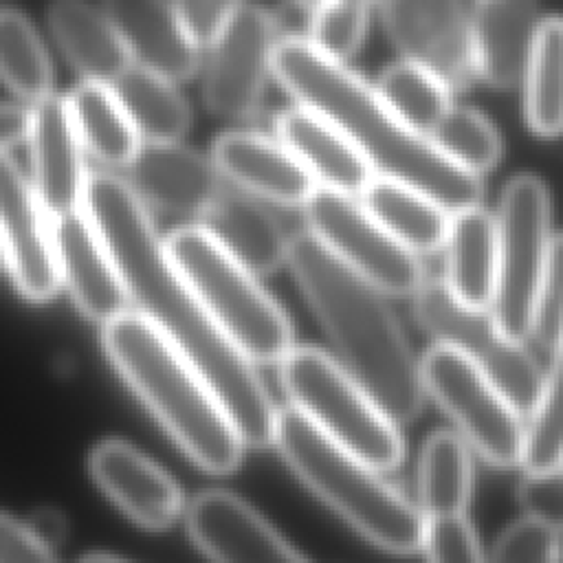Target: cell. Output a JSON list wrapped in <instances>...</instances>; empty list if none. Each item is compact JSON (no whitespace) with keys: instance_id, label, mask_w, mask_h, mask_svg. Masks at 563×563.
I'll return each instance as SVG.
<instances>
[{"instance_id":"1","label":"cell","mask_w":563,"mask_h":563,"mask_svg":"<svg viewBox=\"0 0 563 563\" xmlns=\"http://www.w3.org/2000/svg\"><path fill=\"white\" fill-rule=\"evenodd\" d=\"M84 211L108 246L136 312L200 372L244 444H273L277 407L262 376L172 266L147 207L125 178L110 172L88 176Z\"/></svg>"},{"instance_id":"2","label":"cell","mask_w":563,"mask_h":563,"mask_svg":"<svg viewBox=\"0 0 563 563\" xmlns=\"http://www.w3.org/2000/svg\"><path fill=\"white\" fill-rule=\"evenodd\" d=\"M273 75L299 106L339 128L374 174L418 187L451 213L479 205V176L442 156L343 59L330 57L308 37H284L273 51Z\"/></svg>"},{"instance_id":"3","label":"cell","mask_w":563,"mask_h":563,"mask_svg":"<svg viewBox=\"0 0 563 563\" xmlns=\"http://www.w3.org/2000/svg\"><path fill=\"white\" fill-rule=\"evenodd\" d=\"M286 264L334 358L396 422L418 418L424 405L420 361L385 292L336 260L310 231L290 238Z\"/></svg>"},{"instance_id":"4","label":"cell","mask_w":563,"mask_h":563,"mask_svg":"<svg viewBox=\"0 0 563 563\" xmlns=\"http://www.w3.org/2000/svg\"><path fill=\"white\" fill-rule=\"evenodd\" d=\"M103 347L134 394L200 468L224 475L240 466L244 440L200 372L141 314L103 323Z\"/></svg>"},{"instance_id":"5","label":"cell","mask_w":563,"mask_h":563,"mask_svg":"<svg viewBox=\"0 0 563 563\" xmlns=\"http://www.w3.org/2000/svg\"><path fill=\"white\" fill-rule=\"evenodd\" d=\"M273 444L295 475L372 545L391 554L420 552L422 508L292 405L277 409Z\"/></svg>"},{"instance_id":"6","label":"cell","mask_w":563,"mask_h":563,"mask_svg":"<svg viewBox=\"0 0 563 563\" xmlns=\"http://www.w3.org/2000/svg\"><path fill=\"white\" fill-rule=\"evenodd\" d=\"M165 253L211 319L253 363H279L295 347L284 308L207 229H176L165 240Z\"/></svg>"},{"instance_id":"7","label":"cell","mask_w":563,"mask_h":563,"mask_svg":"<svg viewBox=\"0 0 563 563\" xmlns=\"http://www.w3.org/2000/svg\"><path fill=\"white\" fill-rule=\"evenodd\" d=\"M279 380L290 405L332 442L378 471L402 464L398 422L334 356L317 347H292L279 361Z\"/></svg>"},{"instance_id":"8","label":"cell","mask_w":563,"mask_h":563,"mask_svg":"<svg viewBox=\"0 0 563 563\" xmlns=\"http://www.w3.org/2000/svg\"><path fill=\"white\" fill-rule=\"evenodd\" d=\"M550 218V191L539 176L517 174L506 183L495 216L497 282L490 314L517 341L532 332L537 288L552 240Z\"/></svg>"},{"instance_id":"9","label":"cell","mask_w":563,"mask_h":563,"mask_svg":"<svg viewBox=\"0 0 563 563\" xmlns=\"http://www.w3.org/2000/svg\"><path fill=\"white\" fill-rule=\"evenodd\" d=\"M413 297L418 325L435 339L473 361L526 416L534 409L543 372L523 341L508 336L493 319L488 308L460 303L442 279L424 277Z\"/></svg>"},{"instance_id":"10","label":"cell","mask_w":563,"mask_h":563,"mask_svg":"<svg viewBox=\"0 0 563 563\" xmlns=\"http://www.w3.org/2000/svg\"><path fill=\"white\" fill-rule=\"evenodd\" d=\"M420 374L424 394L455 422L479 457L499 468L521 464L528 420L488 374L444 343L427 350Z\"/></svg>"},{"instance_id":"11","label":"cell","mask_w":563,"mask_h":563,"mask_svg":"<svg viewBox=\"0 0 563 563\" xmlns=\"http://www.w3.org/2000/svg\"><path fill=\"white\" fill-rule=\"evenodd\" d=\"M301 209L308 231L385 295L411 297L424 282L418 253L383 229L356 196L317 185Z\"/></svg>"},{"instance_id":"12","label":"cell","mask_w":563,"mask_h":563,"mask_svg":"<svg viewBox=\"0 0 563 563\" xmlns=\"http://www.w3.org/2000/svg\"><path fill=\"white\" fill-rule=\"evenodd\" d=\"M275 22L253 2H240L209 42L205 68V103L224 119H246L262 103L266 79L273 73Z\"/></svg>"},{"instance_id":"13","label":"cell","mask_w":563,"mask_h":563,"mask_svg":"<svg viewBox=\"0 0 563 563\" xmlns=\"http://www.w3.org/2000/svg\"><path fill=\"white\" fill-rule=\"evenodd\" d=\"M51 220L33 183L0 154V246L15 288L35 303L48 301L62 284Z\"/></svg>"},{"instance_id":"14","label":"cell","mask_w":563,"mask_h":563,"mask_svg":"<svg viewBox=\"0 0 563 563\" xmlns=\"http://www.w3.org/2000/svg\"><path fill=\"white\" fill-rule=\"evenodd\" d=\"M383 22L400 53L451 90H462L477 77L471 15L460 0H383Z\"/></svg>"},{"instance_id":"15","label":"cell","mask_w":563,"mask_h":563,"mask_svg":"<svg viewBox=\"0 0 563 563\" xmlns=\"http://www.w3.org/2000/svg\"><path fill=\"white\" fill-rule=\"evenodd\" d=\"M196 548L222 563H297L299 552L253 506L229 490H202L187 508Z\"/></svg>"},{"instance_id":"16","label":"cell","mask_w":563,"mask_h":563,"mask_svg":"<svg viewBox=\"0 0 563 563\" xmlns=\"http://www.w3.org/2000/svg\"><path fill=\"white\" fill-rule=\"evenodd\" d=\"M125 169V183L141 202L165 213L202 216L224 187L213 158L178 141H143Z\"/></svg>"},{"instance_id":"17","label":"cell","mask_w":563,"mask_h":563,"mask_svg":"<svg viewBox=\"0 0 563 563\" xmlns=\"http://www.w3.org/2000/svg\"><path fill=\"white\" fill-rule=\"evenodd\" d=\"M55 249L62 282L86 319L103 325L128 310L130 297L119 268L84 209L55 218Z\"/></svg>"},{"instance_id":"18","label":"cell","mask_w":563,"mask_h":563,"mask_svg":"<svg viewBox=\"0 0 563 563\" xmlns=\"http://www.w3.org/2000/svg\"><path fill=\"white\" fill-rule=\"evenodd\" d=\"M33 187L51 218L84 207L86 172L81 141L68 101L46 95L31 108L29 136Z\"/></svg>"},{"instance_id":"19","label":"cell","mask_w":563,"mask_h":563,"mask_svg":"<svg viewBox=\"0 0 563 563\" xmlns=\"http://www.w3.org/2000/svg\"><path fill=\"white\" fill-rule=\"evenodd\" d=\"M99 488L139 526L167 528L183 510L178 484L156 462L123 440H103L90 453Z\"/></svg>"},{"instance_id":"20","label":"cell","mask_w":563,"mask_h":563,"mask_svg":"<svg viewBox=\"0 0 563 563\" xmlns=\"http://www.w3.org/2000/svg\"><path fill=\"white\" fill-rule=\"evenodd\" d=\"M103 11L134 64L172 81H185L198 70L200 44L174 0H103Z\"/></svg>"},{"instance_id":"21","label":"cell","mask_w":563,"mask_h":563,"mask_svg":"<svg viewBox=\"0 0 563 563\" xmlns=\"http://www.w3.org/2000/svg\"><path fill=\"white\" fill-rule=\"evenodd\" d=\"M213 163L240 189L284 207H303L317 180L299 158L277 139L260 132L233 130L213 143Z\"/></svg>"},{"instance_id":"22","label":"cell","mask_w":563,"mask_h":563,"mask_svg":"<svg viewBox=\"0 0 563 563\" xmlns=\"http://www.w3.org/2000/svg\"><path fill=\"white\" fill-rule=\"evenodd\" d=\"M534 0H477L471 13V44L477 77L495 88L523 79L539 31Z\"/></svg>"},{"instance_id":"23","label":"cell","mask_w":563,"mask_h":563,"mask_svg":"<svg viewBox=\"0 0 563 563\" xmlns=\"http://www.w3.org/2000/svg\"><path fill=\"white\" fill-rule=\"evenodd\" d=\"M200 227L255 275L273 273L288 260L290 235L262 198L244 189L222 187L202 211Z\"/></svg>"},{"instance_id":"24","label":"cell","mask_w":563,"mask_h":563,"mask_svg":"<svg viewBox=\"0 0 563 563\" xmlns=\"http://www.w3.org/2000/svg\"><path fill=\"white\" fill-rule=\"evenodd\" d=\"M277 139L299 158L317 185L361 196L374 169L347 136L317 112L299 106L277 117Z\"/></svg>"},{"instance_id":"25","label":"cell","mask_w":563,"mask_h":563,"mask_svg":"<svg viewBox=\"0 0 563 563\" xmlns=\"http://www.w3.org/2000/svg\"><path fill=\"white\" fill-rule=\"evenodd\" d=\"M444 286L464 306L490 308L497 282V227L479 205L451 213L444 238Z\"/></svg>"},{"instance_id":"26","label":"cell","mask_w":563,"mask_h":563,"mask_svg":"<svg viewBox=\"0 0 563 563\" xmlns=\"http://www.w3.org/2000/svg\"><path fill=\"white\" fill-rule=\"evenodd\" d=\"M48 24L62 53L84 79L112 84L132 64L106 11L86 0H53Z\"/></svg>"},{"instance_id":"27","label":"cell","mask_w":563,"mask_h":563,"mask_svg":"<svg viewBox=\"0 0 563 563\" xmlns=\"http://www.w3.org/2000/svg\"><path fill=\"white\" fill-rule=\"evenodd\" d=\"M358 198L367 213L411 251L433 253L442 249L451 211L418 187L374 174Z\"/></svg>"},{"instance_id":"28","label":"cell","mask_w":563,"mask_h":563,"mask_svg":"<svg viewBox=\"0 0 563 563\" xmlns=\"http://www.w3.org/2000/svg\"><path fill=\"white\" fill-rule=\"evenodd\" d=\"M66 101L81 147L108 167H128L143 141L112 86L86 79Z\"/></svg>"},{"instance_id":"29","label":"cell","mask_w":563,"mask_h":563,"mask_svg":"<svg viewBox=\"0 0 563 563\" xmlns=\"http://www.w3.org/2000/svg\"><path fill=\"white\" fill-rule=\"evenodd\" d=\"M174 84L134 62L110 84L141 141L169 143L187 132L191 112Z\"/></svg>"},{"instance_id":"30","label":"cell","mask_w":563,"mask_h":563,"mask_svg":"<svg viewBox=\"0 0 563 563\" xmlns=\"http://www.w3.org/2000/svg\"><path fill=\"white\" fill-rule=\"evenodd\" d=\"M473 490V457L468 442L453 431L427 438L418 464V497L427 515L460 512Z\"/></svg>"},{"instance_id":"31","label":"cell","mask_w":563,"mask_h":563,"mask_svg":"<svg viewBox=\"0 0 563 563\" xmlns=\"http://www.w3.org/2000/svg\"><path fill=\"white\" fill-rule=\"evenodd\" d=\"M526 119L534 134L563 132V20L545 18L539 24L523 73Z\"/></svg>"},{"instance_id":"32","label":"cell","mask_w":563,"mask_h":563,"mask_svg":"<svg viewBox=\"0 0 563 563\" xmlns=\"http://www.w3.org/2000/svg\"><path fill=\"white\" fill-rule=\"evenodd\" d=\"M0 81L20 99L37 103L51 95L53 68L31 22L11 9H0Z\"/></svg>"},{"instance_id":"33","label":"cell","mask_w":563,"mask_h":563,"mask_svg":"<svg viewBox=\"0 0 563 563\" xmlns=\"http://www.w3.org/2000/svg\"><path fill=\"white\" fill-rule=\"evenodd\" d=\"M376 88L387 106L424 136L453 106L451 88L438 75L409 59L389 66Z\"/></svg>"},{"instance_id":"34","label":"cell","mask_w":563,"mask_h":563,"mask_svg":"<svg viewBox=\"0 0 563 563\" xmlns=\"http://www.w3.org/2000/svg\"><path fill=\"white\" fill-rule=\"evenodd\" d=\"M427 139L451 163L477 176L493 169L501 156L499 132L473 108L451 106L427 132Z\"/></svg>"},{"instance_id":"35","label":"cell","mask_w":563,"mask_h":563,"mask_svg":"<svg viewBox=\"0 0 563 563\" xmlns=\"http://www.w3.org/2000/svg\"><path fill=\"white\" fill-rule=\"evenodd\" d=\"M554 358L543 376V387L528 416L521 466L550 471L563 462V330L552 347Z\"/></svg>"},{"instance_id":"36","label":"cell","mask_w":563,"mask_h":563,"mask_svg":"<svg viewBox=\"0 0 563 563\" xmlns=\"http://www.w3.org/2000/svg\"><path fill=\"white\" fill-rule=\"evenodd\" d=\"M374 0H319L310 20V42L330 57L345 59L356 53L367 29Z\"/></svg>"},{"instance_id":"37","label":"cell","mask_w":563,"mask_h":563,"mask_svg":"<svg viewBox=\"0 0 563 563\" xmlns=\"http://www.w3.org/2000/svg\"><path fill=\"white\" fill-rule=\"evenodd\" d=\"M420 552L435 563H475L484 559L479 537L462 510L427 515Z\"/></svg>"},{"instance_id":"38","label":"cell","mask_w":563,"mask_h":563,"mask_svg":"<svg viewBox=\"0 0 563 563\" xmlns=\"http://www.w3.org/2000/svg\"><path fill=\"white\" fill-rule=\"evenodd\" d=\"M563 330V233L552 235L545 266L539 279L532 332L543 347L552 350Z\"/></svg>"},{"instance_id":"39","label":"cell","mask_w":563,"mask_h":563,"mask_svg":"<svg viewBox=\"0 0 563 563\" xmlns=\"http://www.w3.org/2000/svg\"><path fill=\"white\" fill-rule=\"evenodd\" d=\"M490 559L504 563H548L554 561V526L526 515L510 523L493 543Z\"/></svg>"},{"instance_id":"40","label":"cell","mask_w":563,"mask_h":563,"mask_svg":"<svg viewBox=\"0 0 563 563\" xmlns=\"http://www.w3.org/2000/svg\"><path fill=\"white\" fill-rule=\"evenodd\" d=\"M517 499L528 515L552 526L563 523V468L526 471L517 486Z\"/></svg>"},{"instance_id":"41","label":"cell","mask_w":563,"mask_h":563,"mask_svg":"<svg viewBox=\"0 0 563 563\" xmlns=\"http://www.w3.org/2000/svg\"><path fill=\"white\" fill-rule=\"evenodd\" d=\"M242 0H174L194 40L209 44Z\"/></svg>"},{"instance_id":"42","label":"cell","mask_w":563,"mask_h":563,"mask_svg":"<svg viewBox=\"0 0 563 563\" xmlns=\"http://www.w3.org/2000/svg\"><path fill=\"white\" fill-rule=\"evenodd\" d=\"M55 552L31 530L29 523H22L4 512H0V563L2 561H51Z\"/></svg>"},{"instance_id":"43","label":"cell","mask_w":563,"mask_h":563,"mask_svg":"<svg viewBox=\"0 0 563 563\" xmlns=\"http://www.w3.org/2000/svg\"><path fill=\"white\" fill-rule=\"evenodd\" d=\"M29 125H31V110L18 103L0 101V154L22 143L29 136Z\"/></svg>"},{"instance_id":"44","label":"cell","mask_w":563,"mask_h":563,"mask_svg":"<svg viewBox=\"0 0 563 563\" xmlns=\"http://www.w3.org/2000/svg\"><path fill=\"white\" fill-rule=\"evenodd\" d=\"M31 530L53 550V545L64 537L66 526H64V517L57 510H37L31 521H29Z\"/></svg>"},{"instance_id":"45","label":"cell","mask_w":563,"mask_h":563,"mask_svg":"<svg viewBox=\"0 0 563 563\" xmlns=\"http://www.w3.org/2000/svg\"><path fill=\"white\" fill-rule=\"evenodd\" d=\"M554 561L563 563V523L554 526Z\"/></svg>"},{"instance_id":"46","label":"cell","mask_w":563,"mask_h":563,"mask_svg":"<svg viewBox=\"0 0 563 563\" xmlns=\"http://www.w3.org/2000/svg\"><path fill=\"white\" fill-rule=\"evenodd\" d=\"M4 264V255H2V246H0V266Z\"/></svg>"},{"instance_id":"47","label":"cell","mask_w":563,"mask_h":563,"mask_svg":"<svg viewBox=\"0 0 563 563\" xmlns=\"http://www.w3.org/2000/svg\"><path fill=\"white\" fill-rule=\"evenodd\" d=\"M561 468H563V462H561Z\"/></svg>"}]
</instances>
